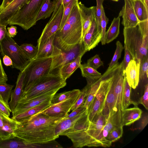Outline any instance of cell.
I'll use <instances>...</instances> for the list:
<instances>
[{
  "label": "cell",
  "instance_id": "74e56055",
  "mask_svg": "<svg viewBox=\"0 0 148 148\" xmlns=\"http://www.w3.org/2000/svg\"><path fill=\"white\" fill-rule=\"evenodd\" d=\"M104 0H96L97 5L95 14V19L98 31L101 32V20L102 13L103 3Z\"/></svg>",
  "mask_w": 148,
  "mask_h": 148
},
{
  "label": "cell",
  "instance_id": "ac0fdd59",
  "mask_svg": "<svg viewBox=\"0 0 148 148\" xmlns=\"http://www.w3.org/2000/svg\"><path fill=\"white\" fill-rule=\"evenodd\" d=\"M24 75L23 71L19 73L16 82V87L12 91L10 100L9 103L12 112L14 109L23 94Z\"/></svg>",
  "mask_w": 148,
  "mask_h": 148
},
{
  "label": "cell",
  "instance_id": "5bb4252c",
  "mask_svg": "<svg viewBox=\"0 0 148 148\" xmlns=\"http://www.w3.org/2000/svg\"><path fill=\"white\" fill-rule=\"evenodd\" d=\"M101 32L97 29L95 18L83 38V42L86 51H89L96 47L101 41Z\"/></svg>",
  "mask_w": 148,
  "mask_h": 148
},
{
  "label": "cell",
  "instance_id": "4dcf8cb0",
  "mask_svg": "<svg viewBox=\"0 0 148 148\" xmlns=\"http://www.w3.org/2000/svg\"><path fill=\"white\" fill-rule=\"evenodd\" d=\"M131 87L129 85L125 75L122 96V104L123 109L127 108L132 103L130 99Z\"/></svg>",
  "mask_w": 148,
  "mask_h": 148
},
{
  "label": "cell",
  "instance_id": "ab89813d",
  "mask_svg": "<svg viewBox=\"0 0 148 148\" xmlns=\"http://www.w3.org/2000/svg\"><path fill=\"white\" fill-rule=\"evenodd\" d=\"M148 77V56L140 62L139 79H143Z\"/></svg>",
  "mask_w": 148,
  "mask_h": 148
},
{
  "label": "cell",
  "instance_id": "603a6c76",
  "mask_svg": "<svg viewBox=\"0 0 148 148\" xmlns=\"http://www.w3.org/2000/svg\"><path fill=\"white\" fill-rule=\"evenodd\" d=\"M51 100L45 101L38 106L29 109L11 118L17 121L21 122L49 107L51 105Z\"/></svg>",
  "mask_w": 148,
  "mask_h": 148
},
{
  "label": "cell",
  "instance_id": "4316f807",
  "mask_svg": "<svg viewBox=\"0 0 148 148\" xmlns=\"http://www.w3.org/2000/svg\"><path fill=\"white\" fill-rule=\"evenodd\" d=\"M55 34L49 38L38 49L35 58H42L51 56L53 49L54 40Z\"/></svg>",
  "mask_w": 148,
  "mask_h": 148
},
{
  "label": "cell",
  "instance_id": "e0dca14e",
  "mask_svg": "<svg viewBox=\"0 0 148 148\" xmlns=\"http://www.w3.org/2000/svg\"><path fill=\"white\" fill-rule=\"evenodd\" d=\"M78 5L82 23L83 38L95 18L96 7H87L81 1L78 2Z\"/></svg>",
  "mask_w": 148,
  "mask_h": 148
},
{
  "label": "cell",
  "instance_id": "f907efd6",
  "mask_svg": "<svg viewBox=\"0 0 148 148\" xmlns=\"http://www.w3.org/2000/svg\"><path fill=\"white\" fill-rule=\"evenodd\" d=\"M6 26L0 24V41L5 37L6 32Z\"/></svg>",
  "mask_w": 148,
  "mask_h": 148
},
{
  "label": "cell",
  "instance_id": "1f68e13d",
  "mask_svg": "<svg viewBox=\"0 0 148 148\" xmlns=\"http://www.w3.org/2000/svg\"><path fill=\"white\" fill-rule=\"evenodd\" d=\"M20 47L24 54L30 60L35 59L38 53V49L31 44L24 43Z\"/></svg>",
  "mask_w": 148,
  "mask_h": 148
},
{
  "label": "cell",
  "instance_id": "484cf974",
  "mask_svg": "<svg viewBox=\"0 0 148 148\" xmlns=\"http://www.w3.org/2000/svg\"><path fill=\"white\" fill-rule=\"evenodd\" d=\"M56 5L54 1L46 0L39 10L36 18V21L45 19L50 17L54 12Z\"/></svg>",
  "mask_w": 148,
  "mask_h": 148
},
{
  "label": "cell",
  "instance_id": "11a10c76",
  "mask_svg": "<svg viewBox=\"0 0 148 148\" xmlns=\"http://www.w3.org/2000/svg\"><path fill=\"white\" fill-rule=\"evenodd\" d=\"M143 1L147 8H148V0H143Z\"/></svg>",
  "mask_w": 148,
  "mask_h": 148
},
{
  "label": "cell",
  "instance_id": "ffe728a7",
  "mask_svg": "<svg viewBox=\"0 0 148 148\" xmlns=\"http://www.w3.org/2000/svg\"><path fill=\"white\" fill-rule=\"evenodd\" d=\"M87 114V110L86 109L84 112L73 117L68 118H63L56 127L55 130L56 136L58 138L62 132L73 127L81 118Z\"/></svg>",
  "mask_w": 148,
  "mask_h": 148
},
{
  "label": "cell",
  "instance_id": "9c48e42d",
  "mask_svg": "<svg viewBox=\"0 0 148 148\" xmlns=\"http://www.w3.org/2000/svg\"><path fill=\"white\" fill-rule=\"evenodd\" d=\"M86 52L83 42L67 52L62 51L54 44L51 56L52 62L50 73L57 75L59 70L62 66L73 61L78 56L84 55Z\"/></svg>",
  "mask_w": 148,
  "mask_h": 148
},
{
  "label": "cell",
  "instance_id": "4fadbf2b",
  "mask_svg": "<svg viewBox=\"0 0 148 148\" xmlns=\"http://www.w3.org/2000/svg\"><path fill=\"white\" fill-rule=\"evenodd\" d=\"M125 4L120 12L119 16L123 18L121 22L124 28L135 27L139 21L135 14L130 0H124Z\"/></svg>",
  "mask_w": 148,
  "mask_h": 148
},
{
  "label": "cell",
  "instance_id": "7c38bea8",
  "mask_svg": "<svg viewBox=\"0 0 148 148\" xmlns=\"http://www.w3.org/2000/svg\"><path fill=\"white\" fill-rule=\"evenodd\" d=\"M30 0H13L6 7L0 10V24L7 26L9 21L23 5Z\"/></svg>",
  "mask_w": 148,
  "mask_h": 148
},
{
  "label": "cell",
  "instance_id": "7bdbcfd3",
  "mask_svg": "<svg viewBox=\"0 0 148 148\" xmlns=\"http://www.w3.org/2000/svg\"><path fill=\"white\" fill-rule=\"evenodd\" d=\"M139 103L143 105L146 109H148V84L145 86V92L143 95L140 98Z\"/></svg>",
  "mask_w": 148,
  "mask_h": 148
},
{
  "label": "cell",
  "instance_id": "60d3db41",
  "mask_svg": "<svg viewBox=\"0 0 148 148\" xmlns=\"http://www.w3.org/2000/svg\"><path fill=\"white\" fill-rule=\"evenodd\" d=\"M11 112L9 104L5 101L0 95V113L9 117Z\"/></svg>",
  "mask_w": 148,
  "mask_h": 148
},
{
  "label": "cell",
  "instance_id": "8d00e7d4",
  "mask_svg": "<svg viewBox=\"0 0 148 148\" xmlns=\"http://www.w3.org/2000/svg\"><path fill=\"white\" fill-rule=\"evenodd\" d=\"M123 132V126L116 127L109 133L107 139L112 143L120 138L122 136Z\"/></svg>",
  "mask_w": 148,
  "mask_h": 148
},
{
  "label": "cell",
  "instance_id": "e575fe53",
  "mask_svg": "<svg viewBox=\"0 0 148 148\" xmlns=\"http://www.w3.org/2000/svg\"><path fill=\"white\" fill-rule=\"evenodd\" d=\"M108 21L109 19L105 14L104 8L103 6L102 9L101 20V41L102 45H105L106 44V29Z\"/></svg>",
  "mask_w": 148,
  "mask_h": 148
},
{
  "label": "cell",
  "instance_id": "5b68a950",
  "mask_svg": "<svg viewBox=\"0 0 148 148\" xmlns=\"http://www.w3.org/2000/svg\"><path fill=\"white\" fill-rule=\"evenodd\" d=\"M46 0H30L22 7L9 21L10 25H17L27 30L36 25L38 13Z\"/></svg>",
  "mask_w": 148,
  "mask_h": 148
},
{
  "label": "cell",
  "instance_id": "d6986e66",
  "mask_svg": "<svg viewBox=\"0 0 148 148\" xmlns=\"http://www.w3.org/2000/svg\"><path fill=\"white\" fill-rule=\"evenodd\" d=\"M37 145L28 143L15 135L5 139L0 138V148H37Z\"/></svg>",
  "mask_w": 148,
  "mask_h": 148
},
{
  "label": "cell",
  "instance_id": "30bf717a",
  "mask_svg": "<svg viewBox=\"0 0 148 148\" xmlns=\"http://www.w3.org/2000/svg\"><path fill=\"white\" fill-rule=\"evenodd\" d=\"M64 7L62 3L59 6L56 12L52 15L42 30L37 41L36 47L38 49L59 29L62 17Z\"/></svg>",
  "mask_w": 148,
  "mask_h": 148
},
{
  "label": "cell",
  "instance_id": "816d5d0a",
  "mask_svg": "<svg viewBox=\"0 0 148 148\" xmlns=\"http://www.w3.org/2000/svg\"><path fill=\"white\" fill-rule=\"evenodd\" d=\"M3 62L6 66H10L12 65L13 64L12 60L8 56L5 55L3 57Z\"/></svg>",
  "mask_w": 148,
  "mask_h": 148
},
{
  "label": "cell",
  "instance_id": "7dc6e473",
  "mask_svg": "<svg viewBox=\"0 0 148 148\" xmlns=\"http://www.w3.org/2000/svg\"><path fill=\"white\" fill-rule=\"evenodd\" d=\"M9 137L8 134L4 130L2 117L0 113V138L5 139Z\"/></svg>",
  "mask_w": 148,
  "mask_h": 148
},
{
  "label": "cell",
  "instance_id": "ee69618b",
  "mask_svg": "<svg viewBox=\"0 0 148 148\" xmlns=\"http://www.w3.org/2000/svg\"><path fill=\"white\" fill-rule=\"evenodd\" d=\"M86 108L84 105V104L78 108L72 111L69 114H68L64 118H68L73 117L75 116L84 112L86 110Z\"/></svg>",
  "mask_w": 148,
  "mask_h": 148
},
{
  "label": "cell",
  "instance_id": "db71d44e",
  "mask_svg": "<svg viewBox=\"0 0 148 148\" xmlns=\"http://www.w3.org/2000/svg\"><path fill=\"white\" fill-rule=\"evenodd\" d=\"M71 0H62L61 3H62L64 7H65Z\"/></svg>",
  "mask_w": 148,
  "mask_h": 148
},
{
  "label": "cell",
  "instance_id": "c3c4849f",
  "mask_svg": "<svg viewBox=\"0 0 148 148\" xmlns=\"http://www.w3.org/2000/svg\"><path fill=\"white\" fill-rule=\"evenodd\" d=\"M7 29L8 34L10 37L13 38L17 34V32L16 26L11 25L10 27H8Z\"/></svg>",
  "mask_w": 148,
  "mask_h": 148
},
{
  "label": "cell",
  "instance_id": "f1b7e54d",
  "mask_svg": "<svg viewBox=\"0 0 148 148\" xmlns=\"http://www.w3.org/2000/svg\"><path fill=\"white\" fill-rule=\"evenodd\" d=\"M80 92L79 89H74L72 90L65 91L59 93L55 94L52 97L51 103L54 104L69 99Z\"/></svg>",
  "mask_w": 148,
  "mask_h": 148
},
{
  "label": "cell",
  "instance_id": "8992f818",
  "mask_svg": "<svg viewBox=\"0 0 148 148\" xmlns=\"http://www.w3.org/2000/svg\"><path fill=\"white\" fill-rule=\"evenodd\" d=\"M0 50L2 56L9 57L12 62V68L22 72L30 60L12 37L6 32L4 38L0 41Z\"/></svg>",
  "mask_w": 148,
  "mask_h": 148
},
{
  "label": "cell",
  "instance_id": "9f6ffc18",
  "mask_svg": "<svg viewBox=\"0 0 148 148\" xmlns=\"http://www.w3.org/2000/svg\"><path fill=\"white\" fill-rule=\"evenodd\" d=\"M115 1H118L119 0H112Z\"/></svg>",
  "mask_w": 148,
  "mask_h": 148
},
{
  "label": "cell",
  "instance_id": "7402d4cb",
  "mask_svg": "<svg viewBox=\"0 0 148 148\" xmlns=\"http://www.w3.org/2000/svg\"><path fill=\"white\" fill-rule=\"evenodd\" d=\"M83 55L78 56L73 61L62 66L59 70L57 75L66 80L80 66L81 58Z\"/></svg>",
  "mask_w": 148,
  "mask_h": 148
},
{
  "label": "cell",
  "instance_id": "8fae6325",
  "mask_svg": "<svg viewBox=\"0 0 148 148\" xmlns=\"http://www.w3.org/2000/svg\"><path fill=\"white\" fill-rule=\"evenodd\" d=\"M80 93L59 103L51 104L41 112L49 116L63 118L71 111V107L77 99Z\"/></svg>",
  "mask_w": 148,
  "mask_h": 148
},
{
  "label": "cell",
  "instance_id": "7a4b0ae2",
  "mask_svg": "<svg viewBox=\"0 0 148 148\" xmlns=\"http://www.w3.org/2000/svg\"><path fill=\"white\" fill-rule=\"evenodd\" d=\"M108 119L101 112L98 114L87 128L78 129L71 128L62 132L60 135L67 136L71 140L73 147H110L112 143L107 139L109 131L103 127Z\"/></svg>",
  "mask_w": 148,
  "mask_h": 148
},
{
  "label": "cell",
  "instance_id": "836d02e7",
  "mask_svg": "<svg viewBox=\"0 0 148 148\" xmlns=\"http://www.w3.org/2000/svg\"><path fill=\"white\" fill-rule=\"evenodd\" d=\"M78 0H71L64 7L62 17L60 23V28H62L67 20L71 11Z\"/></svg>",
  "mask_w": 148,
  "mask_h": 148
},
{
  "label": "cell",
  "instance_id": "6da1fadb",
  "mask_svg": "<svg viewBox=\"0 0 148 148\" xmlns=\"http://www.w3.org/2000/svg\"><path fill=\"white\" fill-rule=\"evenodd\" d=\"M63 119L49 116L41 112L20 122L22 125L14 131V134L29 144L46 143L57 138L55 128Z\"/></svg>",
  "mask_w": 148,
  "mask_h": 148
},
{
  "label": "cell",
  "instance_id": "cb8c5ba5",
  "mask_svg": "<svg viewBox=\"0 0 148 148\" xmlns=\"http://www.w3.org/2000/svg\"><path fill=\"white\" fill-rule=\"evenodd\" d=\"M135 14L139 21L148 19V8L143 0H130Z\"/></svg>",
  "mask_w": 148,
  "mask_h": 148
},
{
  "label": "cell",
  "instance_id": "681fc988",
  "mask_svg": "<svg viewBox=\"0 0 148 148\" xmlns=\"http://www.w3.org/2000/svg\"><path fill=\"white\" fill-rule=\"evenodd\" d=\"M148 122V116L147 114L143 118L140 123L139 129L142 130L146 126Z\"/></svg>",
  "mask_w": 148,
  "mask_h": 148
},
{
  "label": "cell",
  "instance_id": "f35d334b",
  "mask_svg": "<svg viewBox=\"0 0 148 148\" xmlns=\"http://www.w3.org/2000/svg\"><path fill=\"white\" fill-rule=\"evenodd\" d=\"M86 64L87 66L97 70L100 66L103 65V63L101 61L99 55L96 54L88 59Z\"/></svg>",
  "mask_w": 148,
  "mask_h": 148
},
{
  "label": "cell",
  "instance_id": "f5cc1de1",
  "mask_svg": "<svg viewBox=\"0 0 148 148\" xmlns=\"http://www.w3.org/2000/svg\"><path fill=\"white\" fill-rule=\"evenodd\" d=\"M13 0H3L0 5V10L6 7Z\"/></svg>",
  "mask_w": 148,
  "mask_h": 148
},
{
  "label": "cell",
  "instance_id": "2e32d148",
  "mask_svg": "<svg viewBox=\"0 0 148 148\" xmlns=\"http://www.w3.org/2000/svg\"><path fill=\"white\" fill-rule=\"evenodd\" d=\"M140 60H131L124 70L125 77L130 86L134 89L138 86L139 80V69Z\"/></svg>",
  "mask_w": 148,
  "mask_h": 148
},
{
  "label": "cell",
  "instance_id": "44dd1931",
  "mask_svg": "<svg viewBox=\"0 0 148 148\" xmlns=\"http://www.w3.org/2000/svg\"><path fill=\"white\" fill-rule=\"evenodd\" d=\"M142 110L137 107L126 108L123 110L122 113V125H130L141 117Z\"/></svg>",
  "mask_w": 148,
  "mask_h": 148
},
{
  "label": "cell",
  "instance_id": "277c9868",
  "mask_svg": "<svg viewBox=\"0 0 148 148\" xmlns=\"http://www.w3.org/2000/svg\"><path fill=\"white\" fill-rule=\"evenodd\" d=\"M66 84V80L59 76L49 73L38 79L25 88L18 102L25 103L47 93H56Z\"/></svg>",
  "mask_w": 148,
  "mask_h": 148
},
{
  "label": "cell",
  "instance_id": "b9f144b4",
  "mask_svg": "<svg viewBox=\"0 0 148 148\" xmlns=\"http://www.w3.org/2000/svg\"><path fill=\"white\" fill-rule=\"evenodd\" d=\"M86 97V94L84 90L82 89L80 90L79 97L71 107L70 111H73L84 104Z\"/></svg>",
  "mask_w": 148,
  "mask_h": 148
},
{
  "label": "cell",
  "instance_id": "bcb514c9",
  "mask_svg": "<svg viewBox=\"0 0 148 148\" xmlns=\"http://www.w3.org/2000/svg\"><path fill=\"white\" fill-rule=\"evenodd\" d=\"M124 48L125 49V53L124 59L123 61V68L125 70L130 61L133 59L128 50L125 47H124Z\"/></svg>",
  "mask_w": 148,
  "mask_h": 148
},
{
  "label": "cell",
  "instance_id": "d6a6232c",
  "mask_svg": "<svg viewBox=\"0 0 148 148\" xmlns=\"http://www.w3.org/2000/svg\"><path fill=\"white\" fill-rule=\"evenodd\" d=\"M13 85L5 84H0V95L5 101L9 104L8 101L10 98Z\"/></svg>",
  "mask_w": 148,
  "mask_h": 148
},
{
  "label": "cell",
  "instance_id": "f546056e",
  "mask_svg": "<svg viewBox=\"0 0 148 148\" xmlns=\"http://www.w3.org/2000/svg\"><path fill=\"white\" fill-rule=\"evenodd\" d=\"M79 68L81 70L82 76L86 79H96L102 75L97 70L87 66L86 64H81Z\"/></svg>",
  "mask_w": 148,
  "mask_h": 148
},
{
  "label": "cell",
  "instance_id": "9a60e30c",
  "mask_svg": "<svg viewBox=\"0 0 148 148\" xmlns=\"http://www.w3.org/2000/svg\"><path fill=\"white\" fill-rule=\"evenodd\" d=\"M55 94L47 93L37 97L25 103L18 102L12 112V117L38 106L45 101L51 100Z\"/></svg>",
  "mask_w": 148,
  "mask_h": 148
},
{
  "label": "cell",
  "instance_id": "52a82bcc",
  "mask_svg": "<svg viewBox=\"0 0 148 148\" xmlns=\"http://www.w3.org/2000/svg\"><path fill=\"white\" fill-rule=\"evenodd\" d=\"M112 74V67L107 69L101 76L100 85L95 97L87 109L88 119L90 122L102 111L110 88Z\"/></svg>",
  "mask_w": 148,
  "mask_h": 148
},
{
  "label": "cell",
  "instance_id": "ba28073f",
  "mask_svg": "<svg viewBox=\"0 0 148 148\" xmlns=\"http://www.w3.org/2000/svg\"><path fill=\"white\" fill-rule=\"evenodd\" d=\"M51 56L31 60L23 71L25 74L23 90L42 77L50 73Z\"/></svg>",
  "mask_w": 148,
  "mask_h": 148
},
{
  "label": "cell",
  "instance_id": "3957f363",
  "mask_svg": "<svg viewBox=\"0 0 148 148\" xmlns=\"http://www.w3.org/2000/svg\"><path fill=\"white\" fill-rule=\"evenodd\" d=\"M124 45L133 60L140 62L148 56V19L139 21L136 26L124 28Z\"/></svg>",
  "mask_w": 148,
  "mask_h": 148
},
{
  "label": "cell",
  "instance_id": "d590c367",
  "mask_svg": "<svg viewBox=\"0 0 148 148\" xmlns=\"http://www.w3.org/2000/svg\"><path fill=\"white\" fill-rule=\"evenodd\" d=\"M116 48L112 59V60L109 64V67L108 69L111 68L118 62V60L121 58V53L124 48L122 44L118 40L116 43Z\"/></svg>",
  "mask_w": 148,
  "mask_h": 148
},
{
  "label": "cell",
  "instance_id": "f6af8a7d",
  "mask_svg": "<svg viewBox=\"0 0 148 148\" xmlns=\"http://www.w3.org/2000/svg\"><path fill=\"white\" fill-rule=\"evenodd\" d=\"M8 80L7 76L3 69L0 57V84H6Z\"/></svg>",
  "mask_w": 148,
  "mask_h": 148
},
{
  "label": "cell",
  "instance_id": "83f0119b",
  "mask_svg": "<svg viewBox=\"0 0 148 148\" xmlns=\"http://www.w3.org/2000/svg\"><path fill=\"white\" fill-rule=\"evenodd\" d=\"M1 114L2 117L5 130L10 137L14 135V131L21 126V123L10 118L9 116Z\"/></svg>",
  "mask_w": 148,
  "mask_h": 148
},
{
  "label": "cell",
  "instance_id": "d4e9b609",
  "mask_svg": "<svg viewBox=\"0 0 148 148\" xmlns=\"http://www.w3.org/2000/svg\"><path fill=\"white\" fill-rule=\"evenodd\" d=\"M120 17L114 18L110 26L106 32V43H109L116 39L119 33Z\"/></svg>",
  "mask_w": 148,
  "mask_h": 148
}]
</instances>
